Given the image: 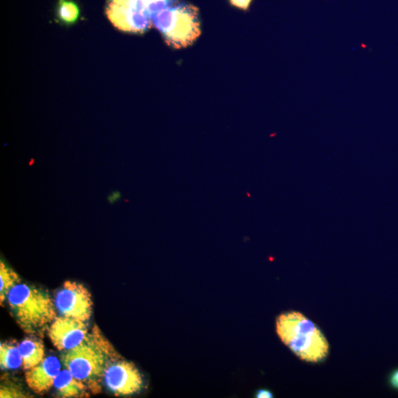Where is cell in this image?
<instances>
[{
    "label": "cell",
    "instance_id": "1",
    "mask_svg": "<svg viewBox=\"0 0 398 398\" xmlns=\"http://www.w3.org/2000/svg\"><path fill=\"white\" fill-rule=\"evenodd\" d=\"M276 328L279 338L301 360L319 363L328 357L329 344L325 335L299 312L290 311L279 315Z\"/></svg>",
    "mask_w": 398,
    "mask_h": 398
},
{
    "label": "cell",
    "instance_id": "2",
    "mask_svg": "<svg viewBox=\"0 0 398 398\" xmlns=\"http://www.w3.org/2000/svg\"><path fill=\"white\" fill-rule=\"evenodd\" d=\"M7 299L18 325L27 335L42 333L57 317L54 301L34 286L20 283L10 290Z\"/></svg>",
    "mask_w": 398,
    "mask_h": 398
},
{
    "label": "cell",
    "instance_id": "3",
    "mask_svg": "<svg viewBox=\"0 0 398 398\" xmlns=\"http://www.w3.org/2000/svg\"><path fill=\"white\" fill-rule=\"evenodd\" d=\"M115 358V351L98 328L79 346L63 351L61 356L64 368L75 378L90 386L103 377L106 368Z\"/></svg>",
    "mask_w": 398,
    "mask_h": 398
},
{
    "label": "cell",
    "instance_id": "4",
    "mask_svg": "<svg viewBox=\"0 0 398 398\" xmlns=\"http://www.w3.org/2000/svg\"><path fill=\"white\" fill-rule=\"evenodd\" d=\"M152 21L167 44L177 50L195 44L201 33L199 8L186 3L162 10Z\"/></svg>",
    "mask_w": 398,
    "mask_h": 398
},
{
    "label": "cell",
    "instance_id": "5",
    "mask_svg": "<svg viewBox=\"0 0 398 398\" xmlns=\"http://www.w3.org/2000/svg\"><path fill=\"white\" fill-rule=\"evenodd\" d=\"M62 317L87 322L92 315L93 302L88 289L75 281L64 282L54 300Z\"/></svg>",
    "mask_w": 398,
    "mask_h": 398
},
{
    "label": "cell",
    "instance_id": "6",
    "mask_svg": "<svg viewBox=\"0 0 398 398\" xmlns=\"http://www.w3.org/2000/svg\"><path fill=\"white\" fill-rule=\"evenodd\" d=\"M103 378L107 388L117 396L135 394L143 386L142 376L136 366L124 360L116 359L110 363Z\"/></svg>",
    "mask_w": 398,
    "mask_h": 398
},
{
    "label": "cell",
    "instance_id": "7",
    "mask_svg": "<svg viewBox=\"0 0 398 398\" xmlns=\"http://www.w3.org/2000/svg\"><path fill=\"white\" fill-rule=\"evenodd\" d=\"M48 337L59 351L74 348L90 335L85 321L66 317H57L48 329Z\"/></svg>",
    "mask_w": 398,
    "mask_h": 398
},
{
    "label": "cell",
    "instance_id": "8",
    "mask_svg": "<svg viewBox=\"0 0 398 398\" xmlns=\"http://www.w3.org/2000/svg\"><path fill=\"white\" fill-rule=\"evenodd\" d=\"M106 12L113 26L126 33L144 34L153 26L152 19L146 14L133 12L111 1L107 4Z\"/></svg>",
    "mask_w": 398,
    "mask_h": 398
},
{
    "label": "cell",
    "instance_id": "9",
    "mask_svg": "<svg viewBox=\"0 0 398 398\" xmlns=\"http://www.w3.org/2000/svg\"><path fill=\"white\" fill-rule=\"evenodd\" d=\"M61 372V363L55 357L44 359L39 364L26 372V381L29 388L37 394L48 392Z\"/></svg>",
    "mask_w": 398,
    "mask_h": 398
},
{
    "label": "cell",
    "instance_id": "10",
    "mask_svg": "<svg viewBox=\"0 0 398 398\" xmlns=\"http://www.w3.org/2000/svg\"><path fill=\"white\" fill-rule=\"evenodd\" d=\"M19 348L23 358V368L26 371L33 368L45 359L44 344L37 338H26L19 343Z\"/></svg>",
    "mask_w": 398,
    "mask_h": 398
},
{
    "label": "cell",
    "instance_id": "11",
    "mask_svg": "<svg viewBox=\"0 0 398 398\" xmlns=\"http://www.w3.org/2000/svg\"><path fill=\"white\" fill-rule=\"evenodd\" d=\"M54 386L62 397H79L86 395L88 386L83 381L77 379L67 369L59 372Z\"/></svg>",
    "mask_w": 398,
    "mask_h": 398
},
{
    "label": "cell",
    "instance_id": "12",
    "mask_svg": "<svg viewBox=\"0 0 398 398\" xmlns=\"http://www.w3.org/2000/svg\"><path fill=\"white\" fill-rule=\"evenodd\" d=\"M17 341H9L0 344V365L2 370H15L23 366V358Z\"/></svg>",
    "mask_w": 398,
    "mask_h": 398
},
{
    "label": "cell",
    "instance_id": "13",
    "mask_svg": "<svg viewBox=\"0 0 398 398\" xmlns=\"http://www.w3.org/2000/svg\"><path fill=\"white\" fill-rule=\"evenodd\" d=\"M21 283L20 277L12 268L1 261L0 263V304L3 303L13 288Z\"/></svg>",
    "mask_w": 398,
    "mask_h": 398
},
{
    "label": "cell",
    "instance_id": "14",
    "mask_svg": "<svg viewBox=\"0 0 398 398\" xmlns=\"http://www.w3.org/2000/svg\"><path fill=\"white\" fill-rule=\"evenodd\" d=\"M80 16L79 6L71 0H59L57 7V17L62 23L72 25Z\"/></svg>",
    "mask_w": 398,
    "mask_h": 398
},
{
    "label": "cell",
    "instance_id": "15",
    "mask_svg": "<svg viewBox=\"0 0 398 398\" xmlns=\"http://www.w3.org/2000/svg\"><path fill=\"white\" fill-rule=\"evenodd\" d=\"M147 14L150 19L162 10L178 4L179 0H146Z\"/></svg>",
    "mask_w": 398,
    "mask_h": 398
},
{
    "label": "cell",
    "instance_id": "16",
    "mask_svg": "<svg viewBox=\"0 0 398 398\" xmlns=\"http://www.w3.org/2000/svg\"><path fill=\"white\" fill-rule=\"evenodd\" d=\"M110 1L133 12L145 13L148 15L146 0H110Z\"/></svg>",
    "mask_w": 398,
    "mask_h": 398
},
{
    "label": "cell",
    "instance_id": "17",
    "mask_svg": "<svg viewBox=\"0 0 398 398\" xmlns=\"http://www.w3.org/2000/svg\"><path fill=\"white\" fill-rule=\"evenodd\" d=\"M0 397H26L21 391L17 390L16 386H2Z\"/></svg>",
    "mask_w": 398,
    "mask_h": 398
},
{
    "label": "cell",
    "instance_id": "18",
    "mask_svg": "<svg viewBox=\"0 0 398 398\" xmlns=\"http://www.w3.org/2000/svg\"><path fill=\"white\" fill-rule=\"evenodd\" d=\"M388 383L392 389L398 391V368L395 369L390 374Z\"/></svg>",
    "mask_w": 398,
    "mask_h": 398
},
{
    "label": "cell",
    "instance_id": "19",
    "mask_svg": "<svg viewBox=\"0 0 398 398\" xmlns=\"http://www.w3.org/2000/svg\"><path fill=\"white\" fill-rule=\"evenodd\" d=\"M252 0H230L232 6L243 10L249 8Z\"/></svg>",
    "mask_w": 398,
    "mask_h": 398
},
{
    "label": "cell",
    "instance_id": "20",
    "mask_svg": "<svg viewBox=\"0 0 398 398\" xmlns=\"http://www.w3.org/2000/svg\"><path fill=\"white\" fill-rule=\"evenodd\" d=\"M256 397L258 398H268L273 397V395L270 390H261L257 392Z\"/></svg>",
    "mask_w": 398,
    "mask_h": 398
}]
</instances>
